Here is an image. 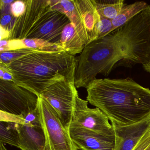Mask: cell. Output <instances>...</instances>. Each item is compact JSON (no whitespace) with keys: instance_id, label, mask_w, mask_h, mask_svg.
Here are the masks:
<instances>
[{"instance_id":"16","label":"cell","mask_w":150,"mask_h":150,"mask_svg":"<svg viewBox=\"0 0 150 150\" xmlns=\"http://www.w3.org/2000/svg\"><path fill=\"white\" fill-rule=\"evenodd\" d=\"M61 43L65 50L73 56L81 53L85 47L74 25L71 22L67 25L63 30Z\"/></svg>"},{"instance_id":"2","label":"cell","mask_w":150,"mask_h":150,"mask_svg":"<svg viewBox=\"0 0 150 150\" xmlns=\"http://www.w3.org/2000/svg\"><path fill=\"white\" fill-rule=\"evenodd\" d=\"M0 66L13 75L14 83L40 96L54 83L74 81L77 59L66 51L37 52Z\"/></svg>"},{"instance_id":"24","label":"cell","mask_w":150,"mask_h":150,"mask_svg":"<svg viewBox=\"0 0 150 150\" xmlns=\"http://www.w3.org/2000/svg\"><path fill=\"white\" fill-rule=\"evenodd\" d=\"M26 4L23 1H15L11 6V12L12 15L16 18H19L25 12Z\"/></svg>"},{"instance_id":"20","label":"cell","mask_w":150,"mask_h":150,"mask_svg":"<svg viewBox=\"0 0 150 150\" xmlns=\"http://www.w3.org/2000/svg\"><path fill=\"white\" fill-rule=\"evenodd\" d=\"M26 48L35 49L42 52H58L65 51L61 43L54 44L45 40L38 39L22 40Z\"/></svg>"},{"instance_id":"23","label":"cell","mask_w":150,"mask_h":150,"mask_svg":"<svg viewBox=\"0 0 150 150\" xmlns=\"http://www.w3.org/2000/svg\"><path fill=\"white\" fill-rule=\"evenodd\" d=\"M23 43L22 40L14 39V40H1L0 52L9 51L15 50L19 49L26 48Z\"/></svg>"},{"instance_id":"27","label":"cell","mask_w":150,"mask_h":150,"mask_svg":"<svg viewBox=\"0 0 150 150\" xmlns=\"http://www.w3.org/2000/svg\"><path fill=\"white\" fill-rule=\"evenodd\" d=\"M0 68H2L4 70V74H3L2 78H0V79L3 80L7 81H13V75L6 71V69L3 67L0 66Z\"/></svg>"},{"instance_id":"1","label":"cell","mask_w":150,"mask_h":150,"mask_svg":"<svg viewBox=\"0 0 150 150\" xmlns=\"http://www.w3.org/2000/svg\"><path fill=\"white\" fill-rule=\"evenodd\" d=\"M87 100L111 124L126 126L150 117V89L131 78L95 79L86 88Z\"/></svg>"},{"instance_id":"29","label":"cell","mask_w":150,"mask_h":150,"mask_svg":"<svg viewBox=\"0 0 150 150\" xmlns=\"http://www.w3.org/2000/svg\"><path fill=\"white\" fill-rule=\"evenodd\" d=\"M143 67L146 71L150 74V59L147 64L143 65Z\"/></svg>"},{"instance_id":"7","label":"cell","mask_w":150,"mask_h":150,"mask_svg":"<svg viewBox=\"0 0 150 150\" xmlns=\"http://www.w3.org/2000/svg\"><path fill=\"white\" fill-rule=\"evenodd\" d=\"M74 81L64 80L51 85L40 96L45 99L58 115L65 127L69 129L79 96Z\"/></svg>"},{"instance_id":"8","label":"cell","mask_w":150,"mask_h":150,"mask_svg":"<svg viewBox=\"0 0 150 150\" xmlns=\"http://www.w3.org/2000/svg\"><path fill=\"white\" fill-rule=\"evenodd\" d=\"M70 23V20L65 14L50 7L37 22L26 38L61 43L63 30Z\"/></svg>"},{"instance_id":"13","label":"cell","mask_w":150,"mask_h":150,"mask_svg":"<svg viewBox=\"0 0 150 150\" xmlns=\"http://www.w3.org/2000/svg\"><path fill=\"white\" fill-rule=\"evenodd\" d=\"M50 4L52 9L65 14L69 18L74 25L85 46L89 43V37L77 0H50Z\"/></svg>"},{"instance_id":"18","label":"cell","mask_w":150,"mask_h":150,"mask_svg":"<svg viewBox=\"0 0 150 150\" xmlns=\"http://www.w3.org/2000/svg\"><path fill=\"white\" fill-rule=\"evenodd\" d=\"M148 6L143 1H136L129 5H125L115 18L112 20L115 30L123 26L129 20L143 11Z\"/></svg>"},{"instance_id":"21","label":"cell","mask_w":150,"mask_h":150,"mask_svg":"<svg viewBox=\"0 0 150 150\" xmlns=\"http://www.w3.org/2000/svg\"><path fill=\"white\" fill-rule=\"evenodd\" d=\"M37 52L40 51L35 49L26 48L15 50L0 52V65H6L20 58Z\"/></svg>"},{"instance_id":"26","label":"cell","mask_w":150,"mask_h":150,"mask_svg":"<svg viewBox=\"0 0 150 150\" xmlns=\"http://www.w3.org/2000/svg\"><path fill=\"white\" fill-rule=\"evenodd\" d=\"M132 150H150V130L144 135Z\"/></svg>"},{"instance_id":"30","label":"cell","mask_w":150,"mask_h":150,"mask_svg":"<svg viewBox=\"0 0 150 150\" xmlns=\"http://www.w3.org/2000/svg\"><path fill=\"white\" fill-rule=\"evenodd\" d=\"M15 1L13 0H1V3L5 4H11L13 3Z\"/></svg>"},{"instance_id":"14","label":"cell","mask_w":150,"mask_h":150,"mask_svg":"<svg viewBox=\"0 0 150 150\" xmlns=\"http://www.w3.org/2000/svg\"><path fill=\"white\" fill-rule=\"evenodd\" d=\"M19 134V147L21 150H45L46 139L42 125L32 126L16 123Z\"/></svg>"},{"instance_id":"22","label":"cell","mask_w":150,"mask_h":150,"mask_svg":"<svg viewBox=\"0 0 150 150\" xmlns=\"http://www.w3.org/2000/svg\"><path fill=\"white\" fill-rule=\"evenodd\" d=\"M115 30L112 20L100 16V21L97 27V39L106 36Z\"/></svg>"},{"instance_id":"12","label":"cell","mask_w":150,"mask_h":150,"mask_svg":"<svg viewBox=\"0 0 150 150\" xmlns=\"http://www.w3.org/2000/svg\"><path fill=\"white\" fill-rule=\"evenodd\" d=\"M112 125L115 136V150H132L144 135L150 130V117L130 125Z\"/></svg>"},{"instance_id":"17","label":"cell","mask_w":150,"mask_h":150,"mask_svg":"<svg viewBox=\"0 0 150 150\" xmlns=\"http://www.w3.org/2000/svg\"><path fill=\"white\" fill-rule=\"evenodd\" d=\"M100 16L113 20L126 5L124 0H92Z\"/></svg>"},{"instance_id":"4","label":"cell","mask_w":150,"mask_h":150,"mask_svg":"<svg viewBox=\"0 0 150 150\" xmlns=\"http://www.w3.org/2000/svg\"><path fill=\"white\" fill-rule=\"evenodd\" d=\"M118 29L128 50L126 63L147 64L150 59V5Z\"/></svg>"},{"instance_id":"6","label":"cell","mask_w":150,"mask_h":150,"mask_svg":"<svg viewBox=\"0 0 150 150\" xmlns=\"http://www.w3.org/2000/svg\"><path fill=\"white\" fill-rule=\"evenodd\" d=\"M38 96L13 81L0 79V111L23 117L35 110Z\"/></svg>"},{"instance_id":"31","label":"cell","mask_w":150,"mask_h":150,"mask_svg":"<svg viewBox=\"0 0 150 150\" xmlns=\"http://www.w3.org/2000/svg\"><path fill=\"white\" fill-rule=\"evenodd\" d=\"M0 150H7L4 145V144L0 143Z\"/></svg>"},{"instance_id":"5","label":"cell","mask_w":150,"mask_h":150,"mask_svg":"<svg viewBox=\"0 0 150 150\" xmlns=\"http://www.w3.org/2000/svg\"><path fill=\"white\" fill-rule=\"evenodd\" d=\"M38 108L46 139L45 150H78L69 129L50 103L41 96H38Z\"/></svg>"},{"instance_id":"25","label":"cell","mask_w":150,"mask_h":150,"mask_svg":"<svg viewBox=\"0 0 150 150\" xmlns=\"http://www.w3.org/2000/svg\"><path fill=\"white\" fill-rule=\"evenodd\" d=\"M16 19L17 18L14 17L12 14L2 15L1 18V26L10 32Z\"/></svg>"},{"instance_id":"10","label":"cell","mask_w":150,"mask_h":150,"mask_svg":"<svg viewBox=\"0 0 150 150\" xmlns=\"http://www.w3.org/2000/svg\"><path fill=\"white\" fill-rule=\"evenodd\" d=\"M88 102L77 97L71 124L97 132L108 133L113 131L114 128L107 116L98 108H88Z\"/></svg>"},{"instance_id":"15","label":"cell","mask_w":150,"mask_h":150,"mask_svg":"<svg viewBox=\"0 0 150 150\" xmlns=\"http://www.w3.org/2000/svg\"><path fill=\"white\" fill-rule=\"evenodd\" d=\"M77 1L90 43L97 39V27L100 16L92 0H77Z\"/></svg>"},{"instance_id":"28","label":"cell","mask_w":150,"mask_h":150,"mask_svg":"<svg viewBox=\"0 0 150 150\" xmlns=\"http://www.w3.org/2000/svg\"><path fill=\"white\" fill-rule=\"evenodd\" d=\"M9 31L1 26V40H8Z\"/></svg>"},{"instance_id":"11","label":"cell","mask_w":150,"mask_h":150,"mask_svg":"<svg viewBox=\"0 0 150 150\" xmlns=\"http://www.w3.org/2000/svg\"><path fill=\"white\" fill-rule=\"evenodd\" d=\"M26 9L17 18L9 32L8 40L25 39L37 22L50 8V0H24Z\"/></svg>"},{"instance_id":"3","label":"cell","mask_w":150,"mask_h":150,"mask_svg":"<svg viewBox=\"0 0 150 150\" xmlns=\"http://www.w3.org/2000/svg\"><path fill=\"white\" fill-rule=\"evenodd\" d=\"M128 56L127 46L121 39L118 29L91 42L76 57L75 86L86 88L99 74L108 76L117 62L126 63Z\"/></svg>"},{"instance_id":"19","label":"cell","mask_w":150,"mask_h":150,"mask_svg":"<svg viewBox=\"0 0 150 150\" xmlns=\"http://www.w3.org/2000/svg\"><path fill=\"white\" fill-rule=\"evenodd\" d=\"M0 143L19 147V134L16 123L0 121Z\"/></svg>"},{"instance_id":"9","label":"cell","mask_w":150,"mask_h":150,"mask_svg":"<svg viewBox=\"0 0 150 150\" xmlns=\"http://www.w3.org/2000/svg\"><path fill=\"white\" fill-rule=\"evenodd\" d=\"M69 131L72 140L78 150H115L114 130L108 133L99 132L71 124Z\"/></svg>"}]
</instances>
